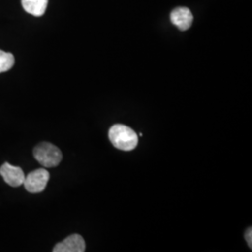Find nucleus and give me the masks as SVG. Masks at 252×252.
Listing matches in <instances>:
<instances>
[{
  "mask_svg": "<svg viewBox=\"0 0 252 252\" xmlns=\"http://www.w3.org/2000/svg\"><path fill=\"white\" fill-rule=\"evenodd\" d=\"M108 137L115 148L124 152L133 151L138 143V136L135 131L124 125L111 126L108 131Z\"/></svg>",
  "mask_w": 252,
  "mask_h": 252,
  "instance_id": "f257e3e1",
  "label": "nucleus"
},
{
  "mask_svg": "<svg viewBox=\"0 0 252 252\" xmlns=\"http://www.w3.org/2000/svg\"><path fill=\"white\" fill-rule=\"evenodd\" d=\"M33 153L36 161L45 167L57 166L63 158L61 151L49 142H42L37 145Z\"/></svg>",
  "mask_w": 252,
  "mask_h": 252,
  "instance_id": "f03ea898",
  "label": "nucleus"
},
{
  "mask_svg": "<svg viewBox=\"0 0 252 252\" xmlns=\"http://www.w3.org/2000/svg\"><path fill=\"white\" fill-rule=\"evenodd\" d=\"M50 180V174L45 168H39L27 175L24 181V186L31 193H38L45 189Z\"/></svg>",
  "mask_w": 252,
  "mask_h": 252,
  "instance_id": "7ed1b4c3",
  "label": "nucleus"
},
{
  "mask_svg": "<svg viewBox=\"0 0 252 252\" xmlns=\"http://www.w3.org/2000/svg\"><path fill=\"white\" fill-rule=\"evenodd\" d=\"M0 175L7 184L11 187H19L24 184L26 179L25 173L18 166L11 165L9 162H5L0 167Z\"/></svg>",
  "mask_w": 252,
  "mask_h": 252,
  "instance_id": "20e7f679",
  "label": "nucleus"
},
{
  "mask_svg": "<svg viewBox=\"0 0 252 252\" xmlns=\"http://www.w3.org/2000/svg\"><path fill=\"white\" fill-rule=\"evenodd\" d=\"M85 241L80 234H74L66 237L62 242L55 245L54 252H85Z\"/></svg>",
  "mask_w": 252,
  "mask_h": 252,
  "instance_id": "39448f33",
  "label": "nucleus"
},
{
  "mask_svg": "<svg viewBox=\"0 0 252 252\" xmlns=\"http://www.w3.org/2000/svg\"><path fill=\"white\" fill-rule=\"evenodd\" d=\"M170 19L173 25H175L180 30L185 31L191 27L193 16L188 8L181 7L172 10Z\"/></svg>",
  "mask_w": 252,
  "mask_h": 252,
  "instance_id": "423d86ee",
  "label": "nucleus"
},
{
  "mask_svg": "<svg viewBox=\"0 0 252 252\" xmlns=\"http://www.w3.org/2000/svg\"><path fill=\"white\" fill-rule=\"evenodd\" d=\"M49 0H22V6L27 13L33 16H42L45 13Z\"/></svg>",
  "mask_w": 252,
  "mask_h": 252,
  "instance_id": "0eeeda50",
  "label": "nucleus"
},
{
  "mask_svg": "<svg viewBox=\"0 0 252 252\" xmlns=\"http://www.w3.org/2000/svg\"><path fill=\"white\" fill-rule=\"evenodd\" d=\"M15 59L10 53H6L0 50V73L9 71L14 65Z\"/></svg>",
  "mask_w": 252,
  "mask_h": 252,
  "instance_id": "6e6552de",
  "label": "nucleus"
},
{
  "mask_svg": "<svg viewBox=\"0 0 252 252\" xmlns=\"http://www.w3.org/2000/svg\"><path fill=\"white\" fill-rule=\"evenodd\" d=\"M245 238H246V241L248 246L252 249V228H249L247 231H246V234H245Z\"/></svg>",
  "mask_w": 252,
  "mask_h": 252,
  "instance_id": "1a4fd4ad",
  "label": "nucleus"
}]
</instances>
